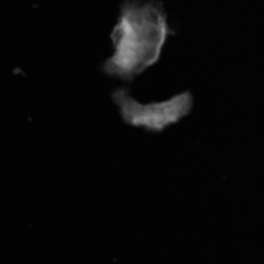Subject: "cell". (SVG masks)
<instances>
[{
  "instance_id": "cell-1",
  "label": "cell",
  "mask_w": 264,
  "mask_h": 264,
  "mask_svg": "<svg viewBox=\"0 0 264 264\" xmlns=\"http://www.w3.org/2000/svg\"><path fill=\"white\" fill-rule=\"evenodd\" d=\"M173 33L158 3L126 0L111 34L114 53L104 64L103 70L132 81L158 61L167 37Z\"/></svg>"
},
{
  "instance_id": "cell-2",
  "label": "cell",
  "mask_w": 264,
  "mask_h": 264,
  "mask_svg": "<svg viewBox=\"0 0 264 264\" xmlns=\"http://www.w3.org/2000/svg\"><path fill=\"white\" fill-rule=\"evenodd\" d=\"M112 96L119 107L120 114L125 122L156 132L162 131L187 115L193 105L192 96L189 91L164 101L147 104L137 102L124 88L117 89Z\"/></svg>"
}]
</instances>
